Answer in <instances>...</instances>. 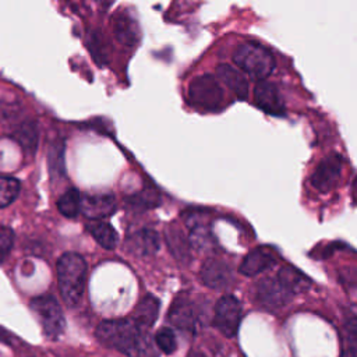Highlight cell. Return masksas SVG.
Returning a JSON list of instances; mask_svg holds the SVG:
<instances>
[{
    "label": "cell",
    "mask_w": 357,
    "mask_h": 357,
    "mask_svg": "<svg viewBox=\"0 0 357 357\" xmlns=\"http://www.w3.org/2000/svg\"><path fill=\"white\" fill-rule=\"evenodd\" d=\"M96 337L128 357H158L148 331L137 326L130 318L103 321L96 328Z\"/></svg>",
    "instance_id": "cell-1"
},
{
    "label": "cell",
    "mask_w": 357,
    "mask_h": 357,
    "mask_svg": "<svg viewBox=\"0 0 357 357\" xmlns=\"http://www.w3.org/2000/svg\"><path fill=\"white\" fill-rule=\"evenodd\" d=\"M86 279V264L77 252H66L57 261V282L63 301L68 307L79 304Z\"/></svg>",
    "instance_id": "cell-2"
},
{
    "label": "cell",
    "mask_w": 357,
    "mask_h": 357,
    "mask_svg": "<svg viewBox=\"0 0 357 357\" xmlns=\"http://www.w3.org/2000/svg\"><path fill=\"white\" fill-rule=\"evenodd\" d=\"M234 64L250 77L262 81L275 68V57L269 49L257 42H244L233 53Z\"/></svg>",
    "instance_id": "cell-3"
},
{
    "label": "cell",
    "mask_w": 357,
    "mask_h": 357,
    "mask_svg": "<svg viewBox=\"0 0 357 357\" xmlns=\"http://www.w3.org/2000/svg\"><path fill=\"white\" fill-rule=\"evenodd\" d=\"M187 98L190 105L199 112H216L223 103V89L215 75L202 74L190 82Z\"/></svg>",
    "instance_id": "cell-4"
},
{
    "label": "cell",
    "mask_w": 357,
    "mask_h": 357,
    "mask_svg": "<svg viewBox=\"0 0 357 357\" xmlns=\"http://www.w3.org/2000/svg\"><path fill=\"white\" fill-rule=\"evenodd\" d=\"M31 310L40 322L43 333L49 339H57L66 326L64 315L59 301L49 294L38 296L31 300Z\"/></svg>",
    "instance_id": "cell-5"
},
{
    "label": "cell",
    "mask_w": 357,
    "mask_h": 357,
    "mask_svg": "<svg viewBox=\"0 0 357 357\" xmlns=\"http://www.w3.org/2000/svg\"><path fill=\"white\" fill-rule=\"evenodd\" d=\"M254 303L266 310V311H278L284 307L293 297L278 279L275 278H264L258 280L252 287Z\"/></svg>",
    "instance_id": "cell-6"
},
{
    "label": "cell",
    "mask_w": 357,
    "mask_h": 357,
    "mask_svg": "<svg viewBox=\"0 0 357 357\" xmlns=\"http://www.w3.org/2000/svg\"><path fill=\"white\" fill-rule=\"evenodd\" d=\"M241 321V304L231 296L226 294L219 298L215 307L213 326L226 337L236 336Z\"/></svg>",
    "instance_id": "cell-7"
},
{
    "label": "cell",
    "mask_w": 357,
    "mask_h": 357,
    "mask_svg": "<svg viewBox=\"0 0 357 357\" xmlns=\"http://www.w3.org/2000/svg\"><path fill=\"white\" fill-rule=\"evenodd\" d=\"M169 321L173 326L181 331L195 332L198 329L201 324L199 311L187 293H180L176 296L169 311Z\"/></svg>",
    "instance_id": "cell-8"
},
{
    "label": "cell",
    "mask_w": 357,
    "mask_h": 357,
    "mask_svg": "<svg viewBox=\"0 0 357 357\" xmlns=\"http://www.w3.org/2000/svg\"><path fill=\"white\" fill-rule=\"evenodd\" d=\"M343 158L339 153H332L324 158L315 167L311 176V185L319 192L331 191L340 178Z\"/></svg>",
    "instance_id": "cell-9"
},
{
    "label": "cell",
    "mask_w": 357,
    "mask_h": 357,
    "mask_svg": "<svg viewBox=\"0 0 357 357\" xmlns=\"http://www.w3.org/2000/svg\"><path fill=\"white\" fill-rule=\"evenodd\" d=\"M112 29L116 40L123 46L132 47L139 42L141 29L137 18L127 10H119L112 18Z\"/></svg>",
    "instance_id": "cell-10"
},
{
    "label": "cell",
    "mask_w": 357,
    "mask_h": 357,
    "mask_svg": "<svg viewBox=\"0 0 357 357\" xmlns=\"http://www.w3.org/2000/svg\"><path fill=\"white\" fill-rule=\"evenodd\" d=\"M254 99L257 106L271 116H283L286 112L283 98L273 82L266 79L258 81L254 88Z\"/></svg>",
    "instance_id": "cell-11"
},
{
    "label": "cell",
    "mask_w": 357,
    "mask_h": 357,
    "mask_svg": "<svg viewBox=\"0 0 357 357\" xmlns=\"http://www.w3.org/2000/svg\"><path fill=\"white\" fill-rule=\"evenodd\" d=\"M117 205L113 194H88L81 198L79 212L91 220H102L114 213Z\"/></svg>",
    "instance_id": "cell-12"
},
{
    "label": "cell",
    "mask_w": 357,
    "mask_h": 357,
    "mask_svg": "<svg viewBox=\"0 0 357 357\" xmlns=\"http://www.w3.org/2000/svg\"><path fill=\"white\" fill-rule=\"evenodd\" d=\"M199 276L205 286L215 290L226 289L233 282V273L230 266L216 258H209L204 262Z\"/></svg>",
    "instance_id": "cell-13"
},
{
    "label": "cell",
    "mask_w": 357,
    "mask_h": 357,
    "mask_svg": "<svg viewBox=\"0 0 357 357\" xmlns=\"http://www.w3.org/2000/svg\"><path fill=\"white\" fill-rule=\"evenodd\" d=\"M276 264V255L268 247H258L250 251L240 264V273L245 276H255Z\"/></svg>",
    "instance_id": "cell-14"
},
{
    "label": "cell",
    "mask_w": 357,
    "mask_h": 357,
    "mask_svg": "<svg viewBox=\"0 0 357 357\" xmlns=\"http://www.w3.org/2000/svg\"><path fill=\"white\" fill-rule=\"evenodd\" d=\"M165 238L172 255L180 264L187 265L191 261V243L181 227L176 225V222H172L169 226H166Z\"/></svg>",
    "instance_id": "cell-15"
},
{
    "label": "cell",
    "mask_w": 357,
    "mask_h": 357,
    "mask_svg": "<svg viewBox=\"0 0 357 357\" xmlns=\"http://www.w3.org/2000/svg\"><path fill=\"white\" fill-rule=\"evenodd\" d=\"M216 79L225 84L238 99L247 98L248 82L238 68L226 63L219 64L216 68Z\"/></svg>",
    "instance_id": "cell-16"
},
{
    "label": "cell",
    "mask_w": 357,
    "mask_h": 357,
    "mask_svg": "<svg viewBox=\"0 0 357 357\" xmlns=\"http://www.w3.org/2000/svg\"><path fill=\"white\" fill-rule=\"evenodd\" d=\"M159 234L152 229H141L127 240V248L135 255H152L159 250Z\"/></svg>",
    "instance_id": "cell-17"
},
{
    "label": "cell",
    "mask_w": 357,
    "mask_h": 357,
    "mask_svg": "<svg viewBox=\"0 0 357 357\" xmlns=\"http://www.w3.org/2000/svg\"><path fill=\"white\" fill-rule=\"evenodd\" d=\"M159 311V300L152 294H146L134 308L130 319L144 331L152 328L153 322L156 321Z\"/></svg>",
    "instance_id": "cell-18"
},
{
    "label": "cell",
    "mask_w": 357,
    "mask_h": 357,
    "mask_svg": "<svg viewBox=\"0 0 357 357\" xmlns=\"http://www.w3.org/2000/svg\"><path fill=\"white\" fill-rule=\"evenodd\" d=\"M280 284L293 296L301 291H305L311 287V280L308 276H305L303 272L297 271L293 266H284L278 272L276 278Z\"/></svg>",
    "instance_id": "cell-19"
},
{
    "label": "cell",
    "mask_w": 357,
    "mask_h": 357,
    "mask_svg": "<svg viewBox=\"0 0 357 357\" xmlns=\"http://www.w3.org/2000/svg\"><path fill=\"white\" fill-rule=\"evenodd\" d=\"M86 229L92 234L95 241L105 250H113L117 245L119 236L110 223L103 220H91L86 225Z\"/></svg>",
    "instance_id": "cell-20"
},
{
    "label": "cell",
    "mask_w": 357,
    "mask_h": 357,
    "mask_svg": "<svg viewBox=\"0 0 357 357\" xmlns=\"http://www.w3.org/2000/svg\"><path fill=\"white\" fill-rule=\"evenodd\" d=\"M79 205H81V195L77 188H68L57 199L59 212L63 216L70 219L75 218L79 213Z\"/></svg>",
    "instance_id": "cell-21"
},
{
    "label": "cell",
    "mask_w": 357,
    "mask_h": 357,
    "mask_svg": "<svg viewBox=\"0 0 357 357\" xmlns=\"http://www.w3.org/2000/svg\"><path fill=\"white\" fill-rule=\"evenodd\" d=\"M15 137L18 139V142L29 152H35L36 145H38V128L36 124L32 121H25L22 123L17 131H15Z\"/></svg>",
    "instance_id": "cell-22"
},
{
    "label": "cell",
    "mask_w": 357,
    "mask_h": 357,
    "mask_svg": "<svg viewBox=\"0 0 357 357\" xmlns=\"http://www.w3.org/2000/svg\"><path fill=\"white\" fill-rule=\"evenodd\" d=\"M20 192V181L14 177L0 176V208L10 205Z\"/></svg>",
    "instance_id": "cell-23"
},
{
    "label": "cell",
    "mask_w": 357,
    "mask_h": 357,
    "mask_svg": "<svg viewBox=\"0 0 357 357\" xmlns=\"http://www.w3.org/2000/svg\"><path fill=\"white\" fill-rule=\"evenodd\" d=\"M155 343L158 344V347L166 353V354H172L177 350V339L176 335L173 333L172 329L169 328H160L156 335H155Z\"/></svg>",
    "instance_id": "cell-24"
},
{
    "label": "cell",
    "mask_w": 357,
    "mask_h": 357,
    "mask_svg": "<svg viewBox=\"0 0 357 357\" xmlns=\"http://www.w3.org/2000/svg\"><path fill=\"white\" fill-rule=\"evenodd\" d=\"M89 50L98 66H103L107 61V52L103 45V38L99 33H92L89 38Z\"/></svg>",
    "instance_id": "cell-25"
},
{
    "label": "cell",
    "mask_w": 357,
    "mask_h": 357,
    "mask_svg": "<svg viewBox=\"0 0 357 357\" xmlns=\"http://www.w3.org/2000/svg\"><path fill=\"white\" fill-rule=\"evenodd\" d=\"M131 204L141 208H155L159 205V195L152 191H142L131 198Z\"/></svg>",
    "instance_id": "cell-26"
},
{
    "label": "cell",
    "mask_w": 357,
    "mask_h": 357,
    "mask_svg": "<svg viewBox=\"0 0 357 357\" xmlns=\"http://www.w3.org/2000/svg\"><path fill=\"white\" fill-rule=\"evenodd\" d=\"M49 166L52 174H63L64 173V162H63V146L52 148L49 153Z\"/></svg>",
    "instance_id": "cell-27"
},
{
    "label": "cell",
    "mask_w": 357,
    "mask_h": 357,
    "mask_svg": "<svg viewBox=\"0 0 357 357\" xmlns=\"http://www.w3.org/2000/svg\"><path fill=\"white\" fill-rule=\"evenodd\" d=\"M13 243H14L13 230L7 226L0 225V259L4 258L10 252Z\"/></svg>",
    "instance_id": "cell-28"
},
{
    "label": "cell",
    "mask_w": 357,
    "mask_h": 357,
    "mask_svg": "<svg viewBox=\"0 0 357 357\" xmlns=\"http://www.w3.org/2000/svg\"><path fill=\"white\" fill-rule=\"evenodd\" d=\"M349 337H350V343L349 346L343 350L340 357H357V347H356V322L354 319H351L350 322V329H349Z\"/></svg>",
    "instance_id": "cell-29"
},
{
    "label": "cell",
    "mask_w": 357,
    "mask_h": 357,
    "mask_svg": "<svg viewBox=\"0 0 357 357\" xmlns=\"http://www.w3.org/2000/svg\"><path fill=\"white\" fill-rule=\"evenodd\" d=\"M187 357H206L202 351H198V350H191L190 353H188V356Z\"/></svg>",
    "instance_id": "cell-30"
},
{
    "label": "cell",
    "mask_w": 357,
    "mask_h": 357,
    "mask_svg": "<svg viewBox=\"0 0 357 357\" xmlns=\"http://www.w3.org/2000/svg\"><path fill=\"white\" fill-rule=\"evenodd\" d=\"M98 3H102V4H107V3H110V1H113V0H96Z\"/></svg>",
    "instance_id": "cell-31"
}]
</instances>
